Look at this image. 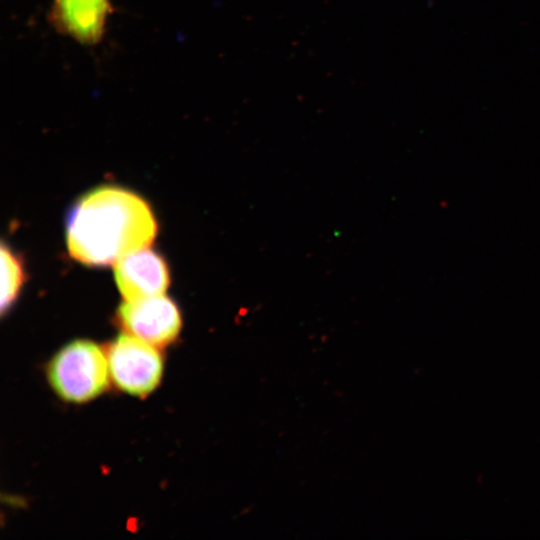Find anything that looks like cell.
I'll return each mask as SVG.
<instances>
[{
  "mask_svg": "<svg viewBox=\"0 0 540 540\" xmlns=\"http://www.w3.org/2000/svg\"><path fill=\"white\" fill-rule=\"evenodd\" d=\"M118 318L128 334L156 347L172 342L181 328L177 306L162 294L127 300L120 306Z\"/></svg>",
  "mask_w": 540,
  "mask_h": 540,
  "instance_id": "4",
  "label": "cell"
},
{
  "mask_svg": "<svg viewBox=\"0 0 540 540\" xmlns=\"http://www.w3.org/2000/svg\"><path fill=\"white\" fill-rule=\"evenodd\" d=\"M114 276L126 300L161 295L169 285V272L165 261L146 247L120 258L115 264Z\"/></svg>",
  "mask_w": 540,
  "mask_h": 540,
  "instance_id": "6",
  "label": "cell"
},
{
  "mask_svg": "<svg viewBox=\"0 0 540 540\" xmlns=\"http://www.w3.org/2000/svg\"><path fill=\"white\" fill-rule=\"evenodd\" d=\"M47 374L57 395L72 403L100 395L110 376L107 355L89 340H76L60 349L49 362Z\"/></svg>",
  "mask_w": 540,
  "mask_h": 540,
  "instance_id": "2",
  "label": "cell"
},
{
  "mask_svg": "<svg viewBox=\"0 0 540 540\" xmlns=\"http://www.w3.org/2000/svg\"><path fill=\"white\" fill-rule=\"evenodd\" d=\"M156 232L154 215L142 198L122 188L104 186L88 192L72 208L66 240L75 259L100 266L147 247Z\"/></svg>",
  "mask_w": 540,
  "mask_h": 540,
  "instance_id": "1",
  "label": "cell"
},
{
  "mask_svg": "<svg viewBox=\"0 0 540 540\" xmlns=\"http://www.w3.org/2000/svg\"><path fill=\"white\" fill-rule=\"evenodd\" d=\"M106 355L110 377L124 392L144 396L158 386L163 362L156 346L127 333L111 343Z\"/></svg>",
  "mask_w": 540,
  "mask_h": 540,
  "instance_id": "3",
  "label": "cell"
},
{
  "mask_svg": "<svg viewBox=\"0 0 540 540\" xmlns=\"http://www.w3.org/2000/svg\"><path fill=\"white\" fill-rule=\"evenodd\" d=\"M112 12L111 0H52L48 21L59 34L93 46L102 40Z\"/></svg>",
  "mask_w": 540,
  "mask_h": 540,
  "instance_id": "5",
  "label": "cell"
},
{
  "mask_svg": "<svg viewBox=\"0 0 540 540\" xmlns=\"http://www.w3.org/2000/svg\"><path fill=\"white\" fill-rule=\"evenodd\" d=\"M1 267V311L4 312L16 299L24 280L20 261L4 244L1 246Z\"/></svg>",
  "mask_w": 540,
  "mask_h": 540,
  "instance_id": "7",
  "label": "cell"
}]
</instances>
